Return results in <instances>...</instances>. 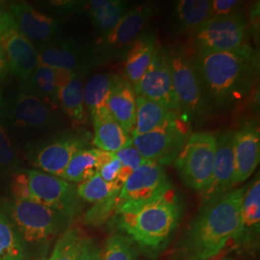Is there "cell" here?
<instances>
[{"mask_svg":"<svg viewBox=\"0 0 260 260\" xmlns=\"http://www.w3.org/2000/svg\"><path fill=\"white\" fill-rule=\"evenodd\" d=\"M246 189L247 186L233 189L203 204L179 243L185 258L210 259L235 239L240 230L242 200Z\"/></svg>","mask_w":260,"mask_h":260,"instance_id":"obj_1","label":"cell"},{"mask_svg":"<svg viewBox=\"0 0 260 260\" xmlns=\"http://www.w3.org/2000/svg\"><path fill=\"white\" fill-rule=\"evenodd\" d=\"M180 215L181 205L172 189L148 204L115 214L114 223L148 257L154 258L167 247Z\"/></svg>","mask_w":260,"mask_h":260,"instance_id":"obj_2","label":"cell"},{"mask_svg":"<svg viewBox=\"0 0 260 260\" xmlns=\"http://www.w3.org/2000/svg\"><path fill=\"white\" fill-rule=\"evenodd\" d=\"M196 68L203 87L218 106H225L249 89L256 68L250 45L235 51L198 52Z\"/></svg>","mask_w":260,"mask_h":260,"instance_id":"obj_3","label":"cell"},{"mask_svg":"<svg viewBox=\"0 0 260 260\" xmlns=\"http://www.w3.org/2000/svg\"><path fill=\"white\" fill-rule=\"evenodd\" d=\"M19 233L28 259L46 257L51 243L70 228L73 218L35 202L11 198L0 201Z\"/></svg>","mask_w":260,"mask_h":260,"instance_id":"obj_4","label":"cell"},{"mask_svg":"<svg viewBox=\"0 0 260 260\" xmlns=\"http://www.w3.org/2000/svg\"><path fill=\"white\" fill-rule=\"evenodd\" d=\"M12 197L46 205L71 218L80 211L75 184L36 169L20 168L13 175Z\"/></svg>","mask_w":260,"mask_h":260,"instance_id":"obj_5","label":"cell"},{"mask_svg":"<svg viewBox=\"0 0 260 260\" xmlns=\"http://www.w3.org/2000/svg\"><path fill=\"white\" fill-rule=\"evenodd\" d=\"M216 136L208 131H196L189 135L175 159L177 173L186 185L204 193L213 173Z\"/></svg>","mask_w":260,"mask_h":260,"instance_id":"obj_6","label":"cell"},{"mask_svg":"<svg viewBox=\"0 0 260 260\" xmlns=\"http://www.w3.org/2000/svg\"><path fill=\"white\" fill-rule=\"evenodd\" d=\"M89 142L83 134L65 131L47 139L28 142L26 157L36 170L55 177H62L72 158L84 149Z\"/></svg>","mask_w":260,"mask_h":260,"instance_id":"obj_7","label":"cell"},{"mask_svg":"<svg viewBox=\"0 0 260 260\" xmlns=\"http://www.w3.org/2000/svg\"><path fill=\"white\" fill-rule=\"evenodd\" d=\"M36 48L39 65L65 71L80 78L102 62L98 50L71 38L58 37Z\"/></svg>","mask_w":260,"mask_h":260,"instance_id":"obj_8","label":"cell"},{"mask_svg":"<svg viewBox=\"0 0 260 260\" xmlns=\"http://www.w3.org/2000/svg\"><path fill=\"white\" fill-rule=\"evenodd\" d=\"M172 189L171 181L162 166L149 161L136 169L121 186L117 197L115 214L148 204Z\"/></svg>","mask_w":260,"mask_h":260,"instance_id":"obj_9","label":"cell"},{"mask_svg":"<svg viewBox=\"0 0 260 260\" xmlns=\"http://www.w3.org/2000/svg\"><path fill=\"white\" fill-rule=\"evenodd\" d=\"M248 20L240 13L212 17L193 33L198 52H225L241 48L245 43Z\"/></svg>","mask_w":260,"mask_h":260,"instance_id":"obj_10","label":"cell"},{"mask_svg":"<svg viewBox=\"0 0 260 260\" xmlns=\"http://www.w3.org/2000/svg\"><path fill=\"white\" fill-rule=\"evenodd\" d=\"M190 135L187 122L177 114L156 129L133 137V146L146 161L170 165Z\"/></svg>","mask_w":260,"mask_h":260,"instance_id":"obj_11","label":"cell"},{"mask_svg":"<svg viewBox=\"0 0 260 260\" xmlns=\"http://www.w3.org/2000/svg\"><path fill=\"white\" fill-rule=\"evenodd\" d=\"M0 47L10 73L26 82L39 66L37 48L20 33L9 9L0 12Z\"/></svg>","mask_w":260,"mask_h":260,"instance_id":"obj_12","label":"cell"},{"mask_svg":"<svg viewBox=\"0 0 260 260\" xmlns=\"http://www.w3.org/2000/svg\"><path fill=\"white\" fill-rule=\"evenodd\" d=\"M166 52L180 108L192 116L203 114L205 108L204 89L195 63L180 48Z\"/></svg>","mask_w":260,"mask_h":260,"instance_id":"obj_13","label":"cell"},{"mask_svg":"<svg viewBox=\"0 0 260 260\" xmlns=\"http://www.w3.org/2000/svg\"><path fill=\"white\" fill-rule=\"evenodd\" d=\"M136 95L158 103L174 112L181 108L174 89L167 52L156 48L147 72L133 86Z\"/></svg>","mask_w":260,"mask_h":260,"instance_id":"obj_14","label":"cell"},{"mask_svg":"<svg viewBox=\"0 0 260 260\" xmlns=\"http://www.w3.org/2000/svg\"><path fill=\"white\" fill-rule=\"evenodd\" d=\"M7 121L18 129L47 130L59 122L55 110L36 94L19 89L6 105Z\"/></svg>","mask_w":260,"mask_h":260,"instance_id":"obj_15","label":"cell"},{"mask_svg":"<svg viewBox=\"0 0 260 260\" xmlns=\"http://www.w3.org/2000/svg\"><path fill=\"white\" fill-rule=\"evenodd\" d=\"M152 15V7L138 5L127 10L117 26L103 37L101 48L98 49L102 61L112 57L124 55L127 48L139 37Z\"/></svg>","mask_w":260,"mask_h":260,"instance_id":"obj_16","label":"cell"},{"mask_svg":"<svg viewBox=\"0 0 260 260\" xmlns=\"http://www.w3.org/2000/svg\"><path fill=\"white\" fill-rule=\"evenodd\" d=\"M9 10L20 33L35 47L59 37L62 27L55 18L40 12L26 2H12Z\"/></svg>","mask_w":260,"mask_h":260,"instance_id":"obj_17","label":"cell"},{"mask_svg":"<svg viewBox=\"0 0 260 260\" xmlns=\"http://www.w3.org/2000/svg\"><path fill=\"white\" fill-rule=\"evenodd\" d=\"M234 131L226 130L216 136V152L213 173L209 185L202 193L203 204L233 190L235 180Z\"/></svg>","mask_w":260,"mask_h":260,"instance_id":"obj_18","label":"cell"},{"mask_svg":"<svg viewBox=\"0 0 260 260\" xmlns=\"http://www.w3.org/2000/svg\"><path fill=\"white\" fill-rule=\"evenodd\" d=\"M235 180L234 185L246 181L254 173L260 160L259 128L247 124L233 134Z\"/></svg>","mask_w":260,"mask_h":260,"instance_id":"obj_19","label":"cell"},{"mask_svg":"<svg viewBox=\"0 0 260 260\" xmlns=\"http://www.w3.org/2000/svg\"><path fill=\"white\" fill-rule=\"evenodd\" d=\"M260 180L259 175L247 185L241 205V224L234 243L238 247L249 248L259 238Z\"/></svg>","mask_w":260,"mask_h":260,"instance_id":"obj_20","label":"cell"},{"mask_svg":"<svg viewBox=\"0 0 260 260\" xmlns=\"http://www.w3.org/2000/svg\"><path fill=\"white\" fill-rule=\"evenodd\" d=\"M73 74L46 66L39 65L26 82L19 89L36 94L54 110L59 105V91Z\"/></svg>","mask_w":260,"mask_h":260,"instance_id":"obj_21","label":"cell"},{"mask_svg":"<svg viewBox=\"0 0 260 260\" xmlns=\"http://www.w3.org/2000/svg\"><path fill=\"white\" fill-rule=\"evenodd\" d=\"M136 96L133 86L125 78L118 76L107 103L112 118L130 135L135 123Z\"/></svg>","mask_w":260,"mask_h":260,"instance_id":"obj_22","label":"cell"},{"mask_svg":"<svg viewBox=\"0 0 260 260\" xmlns=\"http://www.w3.org/2000/svg\"><path fill=\"white\" fill-rule=\"evenodd\" d=\"M156 35L146 32L137 38L124 53L125 79L132 86L145 75L156 50Z\"/></svg>","mask_w":260,"mask_h":260,"instance_id":"obj_23","label":"cell"},{"mask_svg":"<svg viewBox=\"0 0 260 260\" xmlns=\"http://www.w3.org/2000/svg\"><path fill=\"white\" fill-rule=\"evenodd\" d=\"M119 75L112 73H100L88 79L84 86V101L92 121L107 118L108 98Z\"/></svg>","mask_w":260,"mask_h":260,"instance_id":"obj_24","label":"cell"},{"mask_svg":"<svg viewBox=\"0 0 260 260\" xmlns=\"http://www.w3.org/2000/svg\"><path fill=\"white\" fill-rule=\"evenodd\" d=\"M127 10V3L121 0H93L87 4L90 20L103 37L117 26Z\"/></svg>","mask_w":260,"mask_h":260,"instance_id":"obj_25","label":"cell"},{"mask_svg":"<svg viewBox=\"0 0 260 260\" xmlns=\"http://www.w3.org/2000/svg\"><path fill=\"white\" fill-rule=\"evenodd\" d=\"M59 105L74 125L81 126L87 122V109L84 101L82 78L76 75L62 85L59 91Z\"/></svg>","mask_w":260,"mask_h":260,"instance_id":"obj_26","label":"cell"},{"mask_svg":"<svg viewBox=\"0 0 260 260\" xmlns=\"http://www.w3.org/2000/svg\"><path fill=\"white\" fill-rule=\"evenodd\" d=\"M177 114V112L171 111L158 103L137 95L135 123L131 137L133 138L156 129Z\"/></svg>","mask_w":260,"mask_h":260,"instance_id":"obj_27","label":"cell"},{"mask_svg":"<svg viewBox=\"0 0 260 260\" xmlns=\"http://www.w3.org/2000/svg\"><path fill=\"white\" fill-rule=\"evenodd\" d=\"M93 143L96 149L116 153L133 144L129 133L123 129L111 116L93 121Z\"/></svg>","mask_w":260,"mask_h":260,"instance_id":"obj_28","label":"cell"},{"mask_svg":"<svg viewBox=\"0 0 260 260\" xmlns=\"http://www.w3.org/2000/svg\"><path fill=\"white\" fill-rule=\"evenodd\" d=\"M178 27L194 33L206 20L212 18L211 0H179L175 5Z\"/></svg>","mask_w":260,"mask_h":260,"instance_id":"obj_29","label":"cell"},{"mask_svg":"<svg viewBox=\"0 0 260 260\" xmlns=\"http://www.w3.org/2000/svg\"><path fill=\"white\" fill-rule=\"evenodd\" d=\"M99 167V149H84L72 158L61 177L73 184H79L95 175Z\"/></svg>","mask_w":260,"mask_h":260,"instance_id":"obj_30","label":"cell"},{"mask_svg":"<svg viewBox=\"0 0 260 260\" xmlns=\"http://www.w3.org/2000/svg\"><path fill=\"white\" fill-rule=\"evenodd\" d=\"M0 260H28L19 233L0 205Z\"/></svg>","mask_w":260,"mask_h":260,"instance_id":"obj_31","label":"cell"},{"mask_svg":"<svg viewBox=\"0 0 260 260\" xmlns=\"http://www.w3.org/2000/svg\"><path fill=\"white\" fill-rule=\"evenodd\" d=\"M6 104L0 92V175L13 176L20 169V162L6 129Z\"/></svg>","mask_w":260,"mask_h":260,"instance_id":"obj_32","label":"cell"},{"mask_svg":"<svg viewBox=\"0 0 260 260\" xmlns=\"http://www.w3.org/2000/svg\"><path fill=\"white\" fill-rule=\"evenodd\" d=\"M120 190V186L106 182L98 173L76 186L78 198L91 204H96L117 197Z\"/></svg>","mask_w":260,"mask_h":260,"instance_id":"obj_33","label":"cell"},{"mask_svg":"<svg viewBox=\"0 0 260 260\" xmlns=\"http://www.w3.org/2000/svg\"><path fill=\"white\" fill-rule=\"evenodd\" d=\"M84 238L79 230L69 228L57 239L48 260H79Z\"/></svg>","mask_w":260,"mask_h":260,"instance_id":"obj_34","label":"cell"},{"mask_svg":"<svg viewBox=\"0 0 260 260\" xmlns=\"http://www.w3.org/2000/svg\"><path fill=\"white\" fill-rule=\"evenodd\" d=\"M102 260H137L133 243L121 233L113 234L106 242Z\"/></svg>","mask_w":260,"mask_h":260,"instance_id":"obj_35","label":"cell"},{"mask_svg":"<svg viewBox=\"0 0 260 260\" xmlns=\"http://www.w3.org/2000/svg\"><path fill=\"white\" fill-rule=\"evenodd\" d=\"M116 155L121 163V174L119 177V184L121 186L123 185V183L127 180L130 175L136 169L149 162L142 157L139 151L133 146V144L129 147H126L116 152Z\"/></svg>","mask_w":260,"mask_h":260,"instance_id":"obj_36","label":"cell"},{"mask_svg":"<svg viewBox=\"0 0 260 260\" xmlns=\"http://www.w3.org/2000/svg\"><path fill=\"white\" fill-rule=\"evenodd\" d=\"M117 197H113L103 202L93 204V206L84 216L85 223L98 226L106 222L111 217L112 214L116 212Z\"/></svg>","mask_w":260,"mask_h":260,"instance_id":"obj_37","label":"cell"},{"mask_svg":"<svg viewBox=\"0 0 260 260\" xmlns=\"http://www.w3.org/2000/svg\"><path fill=\"white\" fill-rule=\"evenodd\" d=\"M121 171V161L115 153L109 160H107L105 163H103V165L100 166L98 170V174L106 182L115 183L121 188V186L119 184V177H120Z\"/></svg>","mask_w":260,"mask_h":260,"instance_id":"obj_38","label":"cell"},{"mask_svg":"<svg viewBox=\"0 0 260 260\" xmlns=\"http://www.w3.org/2000/svg\"><path fill=\"white\" fill-rule=\"evenodd\" d=\"M241 6V2L238 0H211L212 17L226 16L236 12Z\"/></svg>","mask_w":260,"mask_h":260,"instance_id":"obj_39","label":"cell"},{"mask_svg":"<svg viewBox=\"0 0 260 260\" xmlns=\"http://www.w3.org/2000/svg\"><path fill=\"white\" fill-rule=\"evenodd\" d=\"M103 250L98 242L91 238H84L79 260H102Z\"/></svg>","mask_w":260,"mask_h":260,"instance_id":"obj_40","label":"cell"},{"mask_svg":"<svg viewBox=\"0 0 260 260\" xmlns=\"http://www.w3.org/2000/svg\"><path fill=\"white\" fill-rule=\"evenodd\" d=\"M8 72H9L8 63H7L5 55L0 47V82H2L6 78Z\"/></svg>","mask_w":260,"mask_h":260,"instance_id":"obj_41","label":"cell"},{"mask_svg":"<svg viewBox=\"0 0 260 260\" xmlns=\"http://www.w3.org/2000/svg\"><path fill=\"white\" fill-rule=\"evenodd\" d=\"M5 7H7L6 2H4V1H0V11L2 9H4Z\"/></svg>","mask_w":260,"mask_h":260,"instance_id":"obj_42","label":"cell"},{"mask_svg":"<svg viewBox=\"0 0 260 260\" xmlns=\"http://www.w3.org/2000/svg\"><path fill=\"white\" fill-rule=\"evenodd\" d=\"M223 260H233V259H231V258H226V259H223Z\"/></svg>","mask_w":260,"mask_h":260,"instance_id":"obj_43","label":"cell"}]
</instances>
